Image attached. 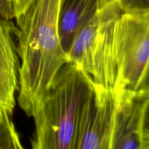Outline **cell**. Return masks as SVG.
<instances>
[{
  "instance_id": "30bf717a",
  "label": "cell",
  "mask_w": 149,
  "mask_h": 149,
  "mask_svg": "<svg viewBox=\"0 0 149 149\" xmlns=\"http://www.w3.org/2000/svg\"><path fill=\"white\" fill-rule=\"evenodd\" d=\"M141 137H142L141 149H149V93L145 95L143 106Z\"/></svg>"
},
{
  "instance_id": "9c48e42d",
  "label": "cell",
  "mask_w": 149,
  "mask_h": 149,
  "mask_svg": "<svg viewBox=\"0 0 149 149\" xmlns=\"http://www.w3.org/2000/svg\"><path fill=\"white\" fill-rule=\"evenodd\" d=\"M22 148L11 116L0 111V149Z\"/></svg>"
},
{
  "instance_id": "277c9868",
  "label": "cell",
  "mask_w": 149,
  "mask_h": 149,
  "mask_svg": "<svg viewBox=\"0 0 149 149\" xmlns=\"http://www.w3.org/2000/svg\"><path fill=\"white\" fill-rule=\"evenodd\" d=\"M117 80L114 91L137 92L149 61V11L125 12L115 26Z\"/></svg>"
},
{
  "instance_id": "6da1fadb",
  "label": "cell",
  "mask_w": 149,
  "mask_h": 149,
  "mask_svg": "<svg viewBox=\"0 0 149 149\" xmlns=\"http://www.w3.org/2000/svg\"><path fill=\"white\" fill-rule=\"evenodd\" d=\"M60 0H33L15 17L20 109L31 117L60 68L68 62L58 31Z\"/></svg>"
},
{
  "instance_id": "5b68a950",
  "label": "cell",
  "mask_w": 149,
  "mask_h": 149,
  "mask_svg": "<svg viewBox=\"0 0 149 149\" xmlns=\"http://www.w3.org/2000/svg\"><path fill=\"white\" fill-rule=\"evenodd\" d=\"M116 103L114 90L91 83L79 121L75 149H111Z\"/></svg>"
},
{
  "instance_id": "52a82bcc",
  "label": "cell",
  "mask_w": 149,
  "mask_h": 149,
  "mask_svg": "<svg viewBox=\"0 0 149 149\" xmlns=\"http://www.w3.org/2000/svg\"><path fill=\"white\" fill-rule=\"evenodd\" d=\"M16 31L12 20L0 18V111L10 116L15 106V92L19 87Z\"/></svg>"
},
{
  "instance_id": "ba28073f",
  "label": "cell",
  "mask_w": 149,
  "mask_h": 149,
  "mask_svg": "<svg viewBox=\"0 0 149 149\" xmlns=\"http://www.w3.org/2000/svg\"><path fill=\"white\" fill-rule=\"evenodd\" d=\"M99 6L100 0H60L58 31L65 53L80 29L98 11Z\"/></svg>"
},
{
  "instance_id": "8fae6325",
  "label": "cell",
  "mask_w": 149,
  "mask_h": 149,
  "mask_svg": "<svg viewBox=\"0 0 149 149\" xmlns=\"http://www.w3.org/2000/svg\"><path fill=\"white\" fill-rule=\"evenodd\" d=\"M125 12L149 11V0H117Z\"/></svg>"
},
{
  "instance_id": "7c38bea8",
  "label": "cell",
  "mask_w": 149,
  "mask_h": 149,
  "mask_svg": "<svg viewBox=\"0 0 149 149\" xmlns=\"http://www.w3.org/2000/svg\"><path fill=\"white\" fill-rule=\"evenodd\" d=\"M0 18L9 20L15 19L10 0H0Z\"/></svg>"
},
{
  "instance_id": "5bb4252c",
  "label": "cell",
  "mask_w": 149,
  "mask_h": 149,
  "mask_svg": "<svg viewBox=\"0 0 149 149\" xmlns=\"http://www.w3.org/2000/svg\"><path fill=\"white\" fill-rule=\"evenodd\" d=\"M117 1V0H100V6H99V10L102 9L103 7L109 5V4H113V3Z\"/></svg>"
},
{
  "instance_id": "8992f818",
  "label": "cell",
  "mask_w": 149,
  "mask_h": 149,
  "mask_svg": "<svg viewBox=\"0 0 149 149\" xmlns=\"http://www.w3.org/2000/svg\"><path fill=\"white\" fill-rule=\"evenodd\" d=\"M115 94L116 103L111 149H141L145 95L130 91L115 92Z\"/></svg>"
},
{
  "instance_id": "7a4b0ae2",
  "label": "cell",
  "mask_w": 149,
  "mask_h": 149,
  "mask_svg": "<svg viewBox=\"0 0 149 149\" xmlns=\"http://www.w3.org/2000/svg\"><path fill=\"white\" fill-rule=\"evenodd\" d=\"M91 83L70 61L60 68L32 113V148L75 149L79 121Z\"/></svg>"
},
{
  "instance_id": "3957f363",
  "label": "cell",
  "mask_w": 149,
  "mask_h": 149,
  "mask_svg": "<svg viewBox=\"0 0 149 149\" xmlns=\"http://www.w3.org/2000/svg\"><path fill=\"white\" fill-rule=\"evenodd\" d=\"M122 11L118 1L99 10L80 29L67 53L68 61L93 84L109 90H114L117 80L114 31Z\"/></svg>"
},
{
  "instance_id": "4fadbf2b",
  "label": "cell",
  "mask_w": 149,
  "mask_h": 149,
  "mask_svg": "<svg viewBox=\"0 0 149 149\" xmlns=\"http://www.w3.org/2000/svg\"><path fill=\"white\" fill-rule=\"evenodd\" d=\"M137 93L141 95H146L149 93V61L138 85Z\"/></svg>"
}]
</instances>
